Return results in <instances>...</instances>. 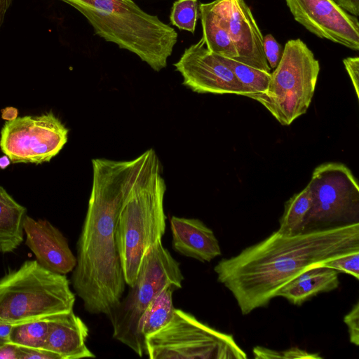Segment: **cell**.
<instances>
[{
	"label": "cell",
	"mask_w": 359,
	"mask_h": 359,
	"mask_svg": "<svg viewBox=\"0 0 359 359\" xmlns=\"http://www.w3.org/2000/svg\"><path fill=\"white\" fill-rule=\"evenodd\" d=\"M320 64L300 39L285 45L267 90L250 98L261 103L283 126H288L307 111L316 89Z\"/></svg>",
	"instance_id": "cell-7"
},
{
	"label": "cell",
	"mask_w": 359,
	"mask_h": 359,
	"mask_svg": "<svg viewBox=\"0 0 359 359\" xmlns=\"http://www.w3.org/2000/svg\"><path fill=\"white\" fill-rule=\"evenodd\" d=\"M200 18L203 29V39L207 48L212 53L235 60L237 50L217 15L210 4L199 5Z\"/></svg>",
	"instance_id": "cell-20"
},
{
	"label": "cell",
	"mask_w": 359,
	"mask_h": 359,
	"mask_svg": "<svg viewBox=\"0 0 359 359\" xmlns=\"http://www.w3.org/2000/svg\"><path fill=\"white\" fill-rule=\"evenodd\" d=\"M294 19L320 39L359 50V21L334 0H285Z\"/></svg>",
	"instance_id": "cell-11"
},
{
	"label": "cell",
	"mask_w": 359,
	"mask_h": 359,
	"mask_svg": "<svg viewBox=\"0 0 359 359\" xmlns=\"http://www.w3.org/2000/svg\"><path fill=\"white\" fill-rule=\"evenodd\" d=\"M50 316L12 325L8 343L18 346L43 348L49 327Z\"/></svg>",
	"instance_id": "cell-22"
},
{
	"label": "cell",
	"mask_w": 359,
	"mask_h": 359,
	"mask_svg": "<svg viewBox=\"0 0 359 359\" xmlns=\"http://www.w3.org/2000/svg\"><path fill=\"white\" fill-rule=\"evenodd\" d=\"M27 209L0 186V253L14 252L22 244Z\"/></svg>",
	"instance_id": "cell-18"
},
{
	"label": "cell",
	"mask_w": 359,
	"mask_h": 359,
	"mask_svg": "<svg viewBox=\"0 0 359 359\" xmlns=\"http://www.w3.org/2000/svg\"><path fill=\"white\" fill-rule=\"evenodd\" d=\"M320 265L346 273L357 280L359 278V252L332 259Z\"/></svg>",
	"instance_id": "cell-26"
},
{
	"label": "cell",
	"mask_w": 359,
	"mask_h": 359,
	"mask_svg": "<svg viewBox=\"0 0 359 359\" xmlns=\"http://www.w3.org/2000/svg\"><path fill=\"white\" fill-rule=\"evenodd\" d=\"M344 322L348 327L351 344L359 345V302H357L344 316Z\"/></svg>",
	"instance_id": "cell-28"
},
{
	"label": "cell",
	"mask_w": 359,
	"mask_h": 359,
	"mask_svg": "<svg viewBox=\"0 0 359 359\" xmlns=\"http://www.w3.org/2000/svg\"><path fill=\"white\" fill-rule=\"evenodd\" d=\"M312 203L305 229L318 224L359 222V187L351 170L336 162L317 166L309 184Z\"/></svg>",
	"instance_id": "cell-9"
},
{
	"label": "cell",
	"mask_w": 359,
	"mask_h": 359,
	"mask_svg": "<svg viewBox=\"0 0 359 359\" xmlns=\"http://www.w3.org/2000/svg\"><path fill=\"white\" fill-rule=\"evenodd\" d=\"M18 109L14 107H6L1 110L2 118L6 121H11L18 117Z\"/></svg>",
	"instance_id": "cell-34"
},
{
	"label": "cell",
	"mask_w": 359,
	"mask_h": 359,
	"mask_svg": "<svg viewBox=\"0 0 359 359\" xmlns=\"http://www.w3.org/2000/svg\"><path fill=\"white\" fill-rule=\"evenodd\" d=\"M345 69L351 79L357 97H359V58L348 57L343 60Z\"/></svg>",
	"instance_id": "cell-30"
},
{
	"label": "cell",
	"mask_w": 359,
	"mask_h": 359,
	"mask_svg": "<svg viewBox=\"0 0 359 359\" xmlns=\"http://www.w3.org/2000/svg\"><path fill=\"white\" fill-rule=\"evenodd\" d=\"M25 245L37 262L47 270L61 275L72 271L76 257L62 233L46 219L26 215L23 223Z\"/></svg>",
	"instance_id": "cell-14"
},
{
	"label": "cell",
	"mask_w": 359,
	"mask_h": 359,
	"mask_svg": "<svg viewBox=\"0 0 359 359\" xmlns=\"http://www.w3.org/2000/svg\"><path fill=\"white\" fill-rule=\"evenodd\" d=\"M344 11L355 17L359 14V0H334Z\"/></svg>",
	"instance_id": "cell-32"
},
{
	"label": "cell",
	"mask_w": 359,
	"mask_h": 359,
	"mask_svg": "<svg viewBox=\"0 0 359 359\" xmlns=\"http://www.w3.org/2000/svg\"><path fill=\"white\" fill-rule=\"evenodd\" d=\"M144 159L92 160L93 183L88 209L77 242L72 284L91 314L109 316L118 305L126 282L116 240L123 199Z\"/></svg>",
	"instance_id": "cell-2"
},
{
	"label": "cell",
	"mask_w": 359,
	"mask_h": 359,
	"mask_svg": "<svg viewBox=\"0 0 359 359\" xmlns=\"http://www.w3.org/2000/svg\"><path fill=\"white\" fill-rule=\"evenodd\" d=\"M264 52L267 62L271 69H275L283 53L282 46L271 34H267L263 37Z\"/></svg>",
	"instance_id": "cell-27"
},
{
	"label": "cell",
	"mask_w": 359,
	"mask_h": 359,
	"mask_svg": "<svg viewBox=\"0 0 359 359\" xmlns=\"http://www.w3.org/2000/svg\"><path fill=\"white\" fill-rule=\"evenodd\" d=\"M81 13L96 35L128 50L159 72L167 67L177 32L133 0H61Z\"/></svg>",
	"instance_id": "cell-4"
},
{
	"label": "cell",
	"mask_w": 359,
	"mask_h": 359,
	"mask_svg": "<svg viewBox=\"0 0 359 359\" xmlns=\"http://www.w3.org/2000/svg\"><path fill=\"white\" fill-rule=\"evenodd\" d=\"M75 299L66 275L27 260L0 279V323L15 325L67 313Z\"/></svg>",
	"instance_id": "cell-5"
},
{
	"label": "cell",
	"mask_w": 359,
	"mask_h": 359,
	"mask_svg": "<svg viewBox=\"0 0 359 359\" xmlns=\"http://www.w3.org/2000/svg\"><path fill=\"white\" fill-rule=\"evenodd\" d=\"M217 55L243 86L248 93L246 97L263 94L267 90L271 80V72L252 67L233 59Z\"/></svg>",
	"instance_id": "cell-23"
},
{
	"label": "cell",
	"mask_w": 359,
	"mask_h": 359,
	"mask_svg": "<svg viewBox=\"0 0 359 359\" xmlns=\"http://www.w3.org/2000/svg\"><path fill=\"white\" fill-rule=\"evenodd\" d=\"M237 50L235 60L270 72L263 47V35L250 7L244 0H215L210 2Z\"/></svg>",
	"instance_id": "cell-13"
},
{
	"label": "cell",
	"mask_w": 359,
	"mask_h": 359,
	"mask_svg": "<svg viewBox=\"0 0 359 359\" xmlns=\"http://www.w3.org/2000/svg\"><path fill=\"white\" fill-rule=\"evenodd\" d=\"M19 359H61L56 353L43 349L18 346Z\"/></svg>",
	"instance_id": "cell-29"
},
{
	"label": "cell",
	"mask_w": 359,
	"mask_h": 359,
	"mask_svg": "<svg viewBox=\"0 0 359 359\" xmlns=\"http://www.w3.org/2000/svg\"><path fill=\"white\" fill-rule=\"evenodd\" d=\"M11 327V324L0 323V345L8 343Z\"/></svg>",
	"instance_id": "cell-33"
},
{
	"label": "cell",
	"mask_w": 359,
	"mask_h": 359,
	"mask_svg": "<svg viewBox=\"0 0 359 359\" xmlns=\"http://www.w3.org/2000/svg\"><path fill=\"white\" fill-rule=\"evenodd\" d=\"M359 252V222L307 229L264 240L222 259L214 267L217 281L236 299L243 315L266 306L278 291L309 266Z\"/></svg>",
	"instance_id": "cell-1"
},
{
	"label": "cell",
	"mask_w": 359,
	"mask_h": 359,
	"mask_svg": "<svg viewBox=\"0 0 359 359\" xmlns=\"http://www.w3.org/2000/svg\"><path fill=\"white\" fill-rule=\"evenodd\" d=\"M173 65L182 76L183 85L195 93L248 94L232 71L207 48L203 38L187 48Z\"/></svg>",
	"instance_id": "cell-12"
},
{
	"label": "cell",
	"mask_w": 359,
	"mask_h": 359,
	"mask_svg": "<svg viewBox=\"0 0 359 359\" xmlns=\"http://www.w3.org/2000/svg\"><path fill=\"white\" fill-rule=\"evenodd\" d=\"M0 359H19L18 346L11 343L0 345Z\"/></svg>",
	"instance_id": "cell-31"
},
{
	"label": "cell",
	"mask_w": 359,
	"mask_h": 359,
	"mask_svg": "<svg viewBox=\"0 0 359 359\" xmlns=\"http://www.w3.org/2000/svg\"><path fill=\"white\" fill-rule=\"evenodd\" d=\"M339 272L320 264L309 266L286 283L276 297H282L294 305H302L320 293L337 289L339 285Z\"/></svg>",
	"instance_id": "cell-17"
},
{
	"label": "cell",
	"mask_w": 359,
	"mask_h": 359,
	"mask_svg": "<svg viewBox=\"0 0 359 359\" xmlns=\"http://www.w3.org/2000/svg\"><path fill=\"white\" fill-rule=\"evenodd\" d=\"M11 161L9 158L4 155L2 157H0V168L1 169H5L8 165H10Z\"/></svg>",
	"instance_id": "cell-36"
},
{
	"label": "cell",
	"mask_w": 359,
	"mask_h": 359,
	"mask_svg": "<svg viewBox=\"0 0 359 359\" xmlns=\"http://www.w3.org/2000/svg\"><path fill=\"white\" fill-rule=\"evenodd\" d=\"M183 280L180 263L163 247L161 241L154 244L144 255L135 284L108 316L113 337L140 357L146 355L145 346L137 333L140 318L164 287L172 284L181 288Z\"/></svg>",
	"instance_id": "cell-6"
},
{
	"label": "cell",
	"mask_w": 359,
	"mask_h": 359,
	"mask_svg": "<svg viewBox=\"0 0 359 359\" xmlns=\"http://www.w3.org/2000/svg\"><path fill=\"white\" fill-rule=\"evenodd\" d=\"M198 18L197 0H177L174 2L170 20L172 25L180 30L194 34Z\"/></svg>",
	"instance_id": "cell-24"
},
{
	"label": "cell",
	"mask_w": 359,
	"mask_h": 359,
	"mask_svg": "<svg viewBox=\"0 0 359 359\" xmlns=\"http://www.w3.org/2000/svg\"><path fill=\"white\" fill-rule=\"evenodd\" d=\"M88 333V326L73 310L51 316L43 349L57 354L61 359L95 358L86 345Z\"/></svg>",
	"instance_id": "cell-16"
},
{
	"label": "cell",
	"mask_w": 359,
	"mask_h": 359,
	"mask_svg": "<svg viewBox=\"0 0 359 359\" xmlns=\"http://www.w3.org/2000/svg\"><path fill=\"white\" fill-rule=\"evenodd\" d=\"M69 129L52 111L6 121L1 130L0 148L12 163L41 164L59 154Z\"/></svg>",
	"instance_id": "cell-10"
},
{
	"label": "cell",
	"mask_w": 359,
	"mask_h": 359,
	"mask_svg": "<svg viewBox=\"0 0 359 359\" xmlns=\"http://www.w3.org/2000/svg\"><path fill=\"white\" fill-rule=\"evenodd\" d=\"M311 203V194L307 185L285 203L277 231L285 235H292L304 231L305 221Z\"/></svg>",
	"instance_id": "cell-21"
},
{
	"label": "cell",
	"mask_w": 359,
	"mask_h": 359,
	"mask_svg": "<svg viewBox=\"0 0 359 359\" xmlns=\"http://www.w3.org/2000/svg\"><path fill=\"white\" fill-rule=\"evenodd\" d=\"M151 359H245V352L231 334L199 321L175 309L171 320L145 338Z\"/></svg>",
	"instance_id": "cell-8"
},
{
	"label": "cell",
	"mask_w": 359,
	"mask_h": 359,
	"mask_svg": "<svg viewBox=\"0 0 359 359\" xmlns=\"http://www.w3.org/2000/svg\"><path fill=\"white\" fill-rule=\"evenodd\" d=\"M253 354L256 358H322L318 353H309L298 347H292L289 349L278 351L262 346H255L253 348Z\"/></svg>",
	"instance_id": "cell-25"
},
{
	"label": "cell",
	"mask_w": 359,
	"mask_h": 359,
	"mask_svg": "<svg viewBox=\"0 0 359 359\" xmlns=\"http://www.w3.org/2000/svg\"><path fill=\"white\" fill-rule=\"evenodd\" d=\"M12 0H0V27L4 22L6 11L11 6Z\"/></svg>",
	"instance_id": "cell-35"
},
{
	"label": "cell",
	"mask_w": 359,
	"mask_h": 359,
	"mask_svg": "<svg viewBox=\"0 0 359 359\" xmlns=\"http://www.w3.org/2000/svg\"><path fill=\"white\" fill-rule=\"evenodd\" d=\"M172 248L201 262H210L222 254L211 229L198 219L172 216L170 219Z\"/></svg>",
	"instance_id": "cell-15"
},
{
	"label": "cell",
	"mask_w": 359,
	"mask_h": 359,
	"mask_svg": "<svg viewBox=\"0 0 359 359\" xmlns=\"http://www.w3.org/2000/svg\"><path fill=\"white\" fill-rule=\"evenodd\" d=\"M165 191L160 161L153 149H148L123 199L116 222V244L125 282L130 287L136 281L146 252L165 233Z\"/></svg>",
	"instance_id": "cell-3"
},
{
	"label": "cell",
	"mask_w": 359,
	"mask_h": 359,
	"mask_svg": "<svg viewBox=\"0 0 359 359\" xmlns=\"http://www.w3.org/2000/svg\"><path fill=\"white\" fill-rule=\"evenodd\" d=\"M177 289L179 288L176 285L172 284L164 287L141 316L137 325V333L144 346L145 338L163 327L172 318L175 310L172 294Z\"/></svg>",
	"instance_id": "cell-19"
}]
</instances>
